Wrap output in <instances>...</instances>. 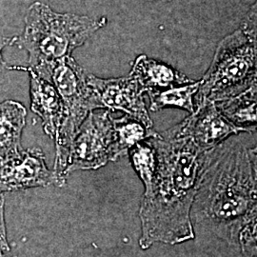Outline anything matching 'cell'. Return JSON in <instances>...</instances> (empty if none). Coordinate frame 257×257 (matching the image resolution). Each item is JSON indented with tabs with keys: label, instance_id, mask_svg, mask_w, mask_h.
<instances>
[{
	"label": "cell",
	"instance_id": "obj_1",
	"mask_svg": "<svg viewBox=\"0 0 257 257\" xmlns=\"http://www.w3.org/2000/svg\"><path fill=\"white\" fill-rule=\"evenodd\" d=\"M149 139L156 151V165L152 185L140 203L142 249L155 243L176 245L194 238L193 204L210 151L165 132L153 131Z\"/></svg>",
	"mask_w": 257,
	"mask_h": 257
},
{
	"label": "cell",
	"instance_id": "obj_2",
	"mask_svg": "<svg viewBox=\"0 0 257 257\" xmlns=\"http://www.w3.org/2000/svg\"><path fill=\"white\" fill-rule=\"evenodd\" d=\"M193 206L214 232L237 244L241 230L256 223V148L230 137L210 150Z\"/></svg>",
	"mask_w": 257,
	"mask_h": 257
},
{
	"label": "cell",
	"instance_id": "obj_3",
	"mask_svg": "<svg viewBox=\"0 0 257 257\" xmlns=\"http://www.w3.org/2000/svg\"><path fill=\"white\" fill-rule=\"evenodd\" d=\"M106 24V18L60 14L44 3L35 2L27 10L22 35L14 37L13 45L27 52L29 68L34 69L72 56L76 48Z\"/></svg>",
	"mask_w": 257,
	"mask_h": 257
},
{
	"label": "cell",
	"instance_id": "obj_4",
	"mask_svg": "<svg viewBox=\"0 0 257 257\" xmlns=\"http://www.w3.org/2000/svg\"><path fill=\"white\" fill-rule=\"evenodd\" d=\"M28 70L52 83L64 103L66 120L55 141L56 155L54 173L61 187L65 186L69 148L74 136L87 115L97 109H103L101 103L87 83L85 70L72 56H66L48 64Z\"/></svg>",
	"mask_w": 257,
	"mask_h": 257
},
{
	"label": "cell",
	"instance_id": "obj_5",
	"mask_svg": "<svg viewBox=\"0 0 257 257\" xmlns=\"http://www.w3.org/2000/svg\"><path fill=\"white\" fill-rule=\"evenodd\" d=\"M256 40L241 29L222 39L211 65L199 81L195 108L225 101L256 84Z\"/></svg>",
	"mask_w": 257,
	"mask_h": 257
},
{
	"label": "cell",
	"instance_id": "obj_6",
	"mask_svg": "<svg viewBox=\"0 0 257 257\" xmlns=\"http://www.w3.org/2000/svg\"><path fill=\"white\" fill-rule=\"evenodd\" d=\"M120 158L110 110L91 111L69 148L65 175L78 170H97Z\"/></svg>",
	"mask_w": 257,
	"mask_h": 257
},
{
	"label": "cell",
	"instance_id": "obj_7",
	"mask_svg": "<svg viewBox=\"0 0 257 257\" xmlns=\"http://www.w3.org/2000/svg\"><path fill=\"white\" fill-rule=\"evenodd\" d=\"M50 185L61 187L39 148L21 149L17 155L0 161V193Z\"/></svg>",
	"mask_w": 257,
	"mask_h": 257
},
{
	"label": "cell",
	"instance_id": "obj_8",
	"mask_svg": "<svg viewBox=\"0 0 257 257\" xmlns=\"http://www.w3.org/2000/svg\"><path fill=\"white\" fill-rule=\"evenodd\" d=\"M165 133L173 138L190 139L200 149L208 151L242 131L223 116L215 103L208 102L195 108L190 116Z\"/></svg>",
	"mask_w": 257,
	"mask_h": 257
},
{
	"label": "cell",
	"instance_id": "obj_9",
	"mask_svg": "<svg viewBox=\"0 0 257 257\" xmlns=\"http://www.w3.org/2000/svg\"><path fill=\"white\" fill-rule=\"evenodd\" d=\"M87 83L98 96L102 108L110 111L122 110L149 130L153 128V121L143 97L144 92L132 76L103 79L88 74Z\"/></svg>",
	"mask_w": 257,
	"mask_h": 257
},
{
	"label": "cell",
	"instance_id": "obj_10",
	"mask_svg": "<svg viewBox=\"0 0 257 257\" xmlns=\"http://www.w3.org/2000/svg\"><path fill=\"white\" fill-rule=\"evenodd\" d=\"M11 69L25 71L30 74L31 110L42 119V126L47 136L55 141L66 120L64 103L59 93L52 83L39 77L25 67H12Z\"/></svg>",
	"mask_w": 257,
	"mask_h": 257
},
{
	"label": "cell",
	"instance_id": "obj_11",
	"mask_svg": "<svg viewBox=\"0 0 257 257\" xmlns=\"http://www.w3.org/2000/svg\"><path fill=\"white\" fill-rule=\"evenodd\" d=\"M128 75L138 83L143 92L166 90L194 82L172 66L149 58L147 55L138 56Z\"/></svg>",
	"mask_w": 257,
	"mask_h": 257
},
{
	"label": "cell",
	"instance_id": "obj_12",
	"mask_svg": "<svg viewBox=\"0 0 257 257\" xmlns=\"http://www.w3.org/2000/svg\"><path fill=\"white\" fill-rule=\"evenodd\" d=\"M25 107L14 100L0 103V161L21 150L20 139L26 125Z\"/></svg>",
	"mask_w": 257,
	"mask_h": 257
},
{
	"label": "cell",
	"instance_id": "obj_13",
	"mask_svg": "<svg viewBox=\"0 0 257 257\" xmlns=\"http://www.w3.org/2000/svg\"><path fill=\"white\" fill-rule=\"evenodd\" d=\"M256 84L247 91L215 106L223 116L242 133H253L256 128Z\"/></svg>",
	"mask_w": 257,
	"mask_h": 257
},
{
	"label": "cell",
	"instance_id": "obj_14",
	"mask_svg": "<svg viewBox=\"0 0 257 257\" xmlns=\"http://www.w3.org/2000/svg\"><path fill=\"white\" fill-rule=\"evenodd\" d=\"M199 84V81H194L166 90L149 91L147 94L151 103L150 110L158 111L165 108H178L193 113L194 111V96L198 92Z\"/></svg>",
	"mask_w": 257,
	"mask_h": 257
},
{
	"label": "cell",
	"instance_id": "obj_15",
	"mask_svg": "<svg viewBox=\"0 0 257 257\" xmlns=\"http://www.w3.org/2000/svg\"><path fill=\"white\" fill-rule=\"evenodd\" d=\"M112 123L117 138L120 157L128 155L132 148L147 139L154 131L153 128H146L139 121L127 114L120 118L112 117Z\"/></svg>",
	"mask_w": 257,
	"mask_h": 257
},
{
	"label": "cell",
	"instance_id": "obj_16",
	"mask_svg": "<svg viewBox=\"0 0 257 257\" xmlns=\"http://www.w3.org/2000/svg\"><path fill=\"white\" fill-rule=\"evenodd\" d=\"M135 171L145 186L150 189L156 171V151L149 138L132 148L128 153Z\"/></svg>",
	"mask_w": 257,
	"mask_h": 257
},
{
	"label": "cell",
	"instance_id": "obj_17",
	"mask_svg": "<svg viewBox=\"0 0 257 257\" xmlns=\"http://www.w3.org/2000/svg\"><path fill=\"white\" fill-rule=\"evenodd\" d=\"M8 253H10V246L4 219V195L0 193V257L5 256Z\"/></svg>",
	"mask_w": 257,
	"mask_h": 257
},
{
	"label": "cell",
	"instance_id": "obj_18",
	"mask_svg": "<svg viewBox=\"0 0 257 257\" xmlns=\"http://www.w3.org/2000/svg\"><path fill=\"white\" fill-rule=\"evenodd\" d=\"M240 29L248 37L256 40V4H254L249 10L242 21Z\"/></svg>",
	"mask_w": 257,
	"mask_h": 257
},
{
	"label": "cell",
	"instance_id": "obj_19",
	"mask_svg": "<svg viewBox=\"0 0 257 257\" xmlns=\"http://www.w3.org/2000/svg\"><path fill=\"white\" fill-rule=\"evenodd\" d=\"M13 40H14V37H6V36L0 31V73L6 68V62H5L4 58H3L2 52H3V50H4L5 47L13 45Z\"/></svg>",
	"mask_w": 257,
	"mask_h": 257
},
{
	"label": "cell",
	"instance_id": "obj_20",
	"mask_svg": "<svg viewBox=\"0 0 257 257\" xmlns=\"http://www.w3.org/2000/svg\"><path fill=\"white\" fill-rule=\"evenodd\" d=\"M3 257H18V256H17V255H14V254H12V253H11V252H10V253H8V254H6V255H5V256H3Z\"/></svg>",
	"mask_w": 257,
	"mask_h": 257
}]
</instances>
